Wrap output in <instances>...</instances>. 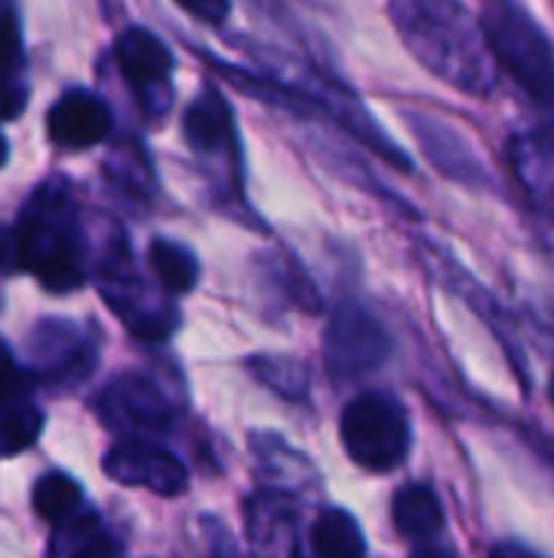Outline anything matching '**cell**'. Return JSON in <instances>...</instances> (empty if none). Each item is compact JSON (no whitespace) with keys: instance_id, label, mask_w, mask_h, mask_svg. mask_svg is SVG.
Instances as JSON below:
<instances>
[{"instance_id":"cell-1","label":"cell","mask_w":554,"mask_h":558,"mask_svg":"<svg viewBox=\"0 0 554 558\" xmlns=\"http://www.w3.org/2000/svg\"><path fill=\"white\" fill-rule=\"evenodd\" d=\"M392 13L405 43L438 75L473 95L493 92L490 46L457 0H395Z\"/></svg>"},{"instance_id":"cell-2","label":"cell","mask_w":554,"mask_h":558,"mask_svg":"<svg viewBox=\"0 0 554 558\" xmlns=\"http://www.w3.org/2000/svg\"><path fill=\"white\" fill-rule=\"evenodd\" d=\"M16 262L29 268L46 291L69 294L82 284L75 213L62 186H46L26 206L16 229Z\"/></svg>"},{"instance_id":"cell-3","label":"cell","mask_w":554,"mask_h":558,"mask_svg":"<svg viewBox=\"0 0 554 558\" xmlns=\"http://www.w3.org/2000/svg\"><path fill=\"white\" fill-rule=\"evenodd\" d=\"M483 39L522 92L554 111V49L539 23L516 0H487Z\"/></svg>"},{"instance_id":"cell-4","label":"cell","mask_w":554,"mask_h":558,"mask_svg":"<svg viewBox=\"0 0 554 558\" xmlns=\"http://www.w3.org/2000/svg\"><path fill=\"white\" fill-rule=\"evenodd\" d=\"M340 438L353 464L372 474H389L411 451L408 409L389 392H362L340 415Z\"/></svg>"},{"instance_id":"cell-5","label":"cell","mask_w":554,"mask_h":558,"mask_svg":"<svg viewBox=\"0 0 554 558\" xmlns=\"http://www.w3.org/2000/svg\"><path fill=\"white\" fill-rule=\"evenodd\" d=\"M392 356V337L359 304H343L323 337V360L333 379H359Z\"/></svg>"},{"instance_id":"cell-6","label":"cell","mask_w":554,"mask_h":558,"mask_svg":"<svg viewBox=\"0 0 554 558\" xmlns=\"http://www.w3.org/2000/svg\"><path fill=\"white\" fill-rule=\"evenodd\" d=\"M104 474L121 487H144L157 497H180L189 487L183 461L150 441L127 438L104 454Z\"/></svg>"},{"instance_id":"cell-7","label":"cell","mask_w":554,"mask_h":558,"mask_svg":"<svg viewBox=\"0 0 554 558\" xmlns=\"http://www.w3.org/2000/svg\"><path fill=\"white\" fill-rule=\"evenodd\" d=\"M98 415L124 432H144L160 435L173 425V405L163 399V392L147 379L124 373L118 376L98 399Z\"/></svg>"},{"instance_id":"cell-8","label":"cell","mask_w":554,"mask_h":558,"mask_svg":"<svg viewBox=\"0 0 554 558\" xmlns=\"http://www.w3.org/2000/svg\"><path fill=\"white\" fill-rule=\"evenodd\" d=\"M33 369L49 383H78L95 366V350L82 337L78 327L65 320H42L26 340Z\"/></svg>"},{"instance_id":"cell-9","label":"cell","mask_w":554,"mask_h":558,"mask_svg":"<svg viewBox=\"0 0 554 558\" xmlns=\"http://www.w3.org/2000/svg\"><path fill=\"white\" fill-rule=\"evenodd\" d=\"M245 526L255 558H297V517L287 494L264 487L248 497Z\"/></svg>"},{"instance_id":"cell-10","label":"cell","mask_w":554,"mask_h":558,"mask_svg":"<svg viewBox=\"0 0 554 558\" xmlns=\"http://www.w3.org/2000/svg\"><path fill=\"white\" fill-rule=\"evenodd\" d=\"M46 128H49L52 144L69 147V150H82V147H91V144L108 137L111 111L95 92L72 88L49 108Z\"/></svg>"},{"instance_id":"cell-11","label":"cell","mask_w":554,"mask_h":558,"mask_svg":"<svg viewBox=\"0 0 554 558\" xmlns=\"http://www.w3.org/2000/svg\"><path fill=\"white\" fill-rule=\"evenodd\" d=\"M408 121H411L421 147L428 150L431 163L441 173H447V177H454L460 183H483V180H490V173L480 167V160L470 150V144L454 128H447L444 121L428 118V114H408Z\"/></svg>"},{"instance_id":"cell-12","label":"cell","mask_w":554,"mask_h":558,"mask_svg":"<svg viewBox=\"0 0 554 558\" xmlns=\"http://www.w3.org/2000/svg\"><path fill=\"white\" fill-rule=\"evenodd\" d=\"M114 56H118V65L127 75V82L137 85V88L167 82V75L173 69L170 49L150 29H144V26L124 29L118 36V43H114Z\"/></svg>"},{"instance_id":"cell-13","label":"cell","mask_w":554,"mask_h":558,"mask_svg":"<svg viewBox=\"0 0 554 558\" xmlns=\"http://www.w3.org/2000/svg\"><path fill=\"white\" fill-rule=\"evenodd\" d=\"M395 530L411 543H428L444 533V504L434 487L428 484H405L392 500Z\"/></svg>"},{"instance_id":"cell-14","label":"cell","mask_w":554,"mask_h":558,"mask_svg":"<svg viewBox=\"0 0 554 558\" xmlns=\"http://www.w3.org/2000/svg\"><path fill=\"white\" fill-rule=\"evenodd\" d=\"M509 150L522 186L532 193L539 209L554 219V141L549 134H529L516 137Z\"/></svg>"},{"instance_id":"cell-15","label":"cell","mask_w":554,"mask_h":558,"mask_svg":"<svg viewBox=\"0 0 554 558\" xmlns=\"http://www.w3.org/2000/svg\"><path fill=\"white\" fill-rule=\"evenodd\" d=\"M313 553L317 558H366L369 546L356 517L330 507L313 523Z\"/></svg>"},{"instance_id":"cell-16","label":"cell","mask_w":554,"mask_h":558,"mask_svg":"<svg viewBox=\"0 0 554 558\" xmlns=\"http://www.w3.org/2000/svg\"><path fill=\"white\" fill-rule=\"evenodd\" d=\"M56 530L59 533L52 539L49 558H118V546L98 517L78 513L75 520H69Z\"/></svg>"},{"instance_id":"cell-17","label":"cell","mask_w":554,"mask_h":558,"mask_svg":"<svg viewBox=\"0 0 554 558\" xmlns=\"http://www.w3.org/2000/svg\"><path fill=\"white\" fill-rule=\"evenodd\" d=\"M183 131H186V141L193 144V150H199V154L222 147L232 137V118H229L225 101L216 92H202L189 105V111L183 118Z\"/></svg>"},{"instance_id":"cell-18","label":"cell","mask_w":554,"mask_h":558,"mask_svg":"<svg viewBox=\"0 0 554 558\" xmlns=\"http://www.w3.org/2000/svg\"><path fill=\"white\" fill-rule=\"evenodd\" d=\"M251 448L258 454V468L268 474L271 481V490H281L287 494L291 487H304L300 481L304 477H313L310 464L304 461L300 451H294L287 441L274 438V435H255L251 438Z\"/></svg>"},{"instance_id":"cell-19","label":"cell","mask_w":554,"mask_h":558,"mask_svg":"<svg viewBox=\"0 0 554 558\" xmlns=\"http://www.w3.org/2000/svg\"><path fill=\"white\" fill-rule=\"evenodd\" d=\"M33 507L36 513L52 523V526H62L69 520H75L82 513V490L78 484L62 474V471H52V474H42L33 487Z\"/></svg>"},{"instance_id":"cell-20","label":"cell","mask_w":554,"mask_h":558,"mask_svg":"<svg viewBox=\"0 0 554 558\" xmlns=\"http://www.w3.org/2000/svg\"><path fill=\"white\" fill-rule=\"evenodd\" d=\"M42 428V412L33 405V399L26 392L10 396L0 405V454H20L23 448H29L39 438Z\"/></svg>"},{"instance_id":"cell-21","label":"cell","mask_w":554,"mask_h":558,"mask_svg":"<svg viewBox=\"0 0 554 558\" xmlns=\"http://www.w3.org/2000/svg\"><path fill=\"white\" fill-rule=\"evenodd\" d=\"M150 265H153V275L160 278V284L170 294H186L199 281V262H196V255L189 248L170 242V239L150 242Z\"/></svg>"},{"instance_id":"cell-22","label":"cell","mask_w":554,"mask_h":558,"mask_svg":"<svg viewBox=\"0 0 554 558\" xmlns=\"http://www.w3.org/2000/svg\"><path fill=\"white\" fill-rule=\"evenodd\" d=\"M248 369L251 376L268 386L271 392H278L281 399H294L300 402L307 396V386H310V373L300 360H291V356H251L248 360Z\"/></svg>"},{"instance_id":"cell-23","label":"cell","mask_w":554,"mask_h":558,"mask_svg":"<svg viewBox=\"0 0 554 558\" xmlns=\"http://www.w3.org/2000/svg\"><path fill=\"white\" fill-rule=\"evenodd\" d=\"M202 530L209 533V556L212 558H248L245 549L238 546L235 533L222 520H202Z\"/></svg>"},{"instance_id":"cell-24","label":"cell","mask_w":554,"mask_h":558,"mask_svg":"<svg viewBox=\"0 0 554 558\" xmlns=\"http://www.w3.org/2000/svg\"><path fill=\"white\" fill-rule=\"evenodd\" d=\"M16 52H20V29H16V20H13L7 0H0V69L13 65Z\"/></svg>"},{"instance_id":"cell-25","label":"cell","mask_w":554,"mask_h":558,"mask_svg":"<svg viewBox=\"0 0 554 558\" xmlns=\"http://www.w3.org/2000/svg\"><path fill=\"white\" fill-rule=\"evenodd\" d=\"M186 13H193L202 23H225L229 20V0H176Z\"/></svg>"},{"instance_id":"cell-26","label":"cell","mask_w":554,"mask_h":558,"mask_svg":"<svg viewBox=\"0 0 554 558\" xmlns=\"http://www.w3.org/2000/svg\"><path fill=\"white\" fill-rule=\"evenodd\" d=\"M16 392H23L20 373H16V366H13V360H10L7 347L0 343V405H3L10 396H16Z\"/></svg>"},{"instance_id":"cell-27","label":"cell","mask_w":554,"mask_h":558,"mask_svg":"<svg viewBox=\"0 0 554 558\" xmlns=\"http://www.w3.org/2000/svg\"><path fill=\"white\" fill-rule=\"evenodd\" d=\"M487 558H545L539 549L519 543V539H503V543H493Z\"/></svg>"},{"instance_id":"cell-28","label":"cell","mask_w":554,"mask_h":558,"mask_svg":"<svg viewBox=\"0 0 554 558\" xmlns=\"http://www.w3.org/2000/svg\"><path fill=\"white\" fill-rule=\"evenodd\" d=\"M526 438H529V445L535 448V454L549 464L554 471V441L549 435H539V432H526Z\"/></svg>"},{"instance_id":"cell-29","label":"cell","mask_w":554,"mask_h":558,"mask_svg":"<svg viewBox=\"0 0 554 558\" xmlns=\"http://www.w3.org/2000/svg\"><path fill=\"white\" fill-rule=\"evenodd\" d=\"M411 558H460L457 556V549H451V546H444V543H434V539H428L424 546H418Z\"/></svg>"},{"instance_id":"cell-30","label":"cell","mask_w":554,"mask_h":558,"mask_svg":"<svg viewBox=\"0 0 554 558\" xmlns=\"http://www.w3.org/2000/svg\"><path fill=\"white\" fill-rule=\"evenodd\" d=\"M3 160H7V141L0 137V167H3Z\"/></svg>"},{"instance_id":"cell-31","label":"cell","mask_w":554,"mask_h":558,"mask_svg":"<svg viewBox=\"0 0 554 558\" xmlns=\"http://www.w3.org/2000/svg\"><path fill=\"white\" fill-rule=\"evenodd\" d=\"M549 399H552V405H554V369H552V379H549Z\"/></svg>"}]
</instances>
